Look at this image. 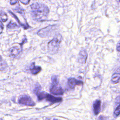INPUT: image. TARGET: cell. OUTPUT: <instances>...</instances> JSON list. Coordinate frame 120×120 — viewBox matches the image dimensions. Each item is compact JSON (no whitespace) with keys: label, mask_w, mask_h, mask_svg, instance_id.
Instances as JSON below:
<instances>
[{"label":"cell","mask_w":120,"mask_h":120,"mask_svg":"<svg viewBox=\"0 0 120 120\" xmlns=\"http://www.w3.org/2000/svg\"><path fill=\"white\" fill-rule=\"evenodd\" d=\"M31 15L33 19L37 21H42L47 17L49 10L44 4L33 3L30 6Z\"/></svg>","instance_id":"1"},{"label":"cell","mask_w":120,"mask_h":120,"mask_svg":"<svg viewBox=\"0 0 120 120\" xmlns=\"http://www.w3.org/2000/svg\"><path fill=\"white\" fill-rule=\"evenodd\" d=\"M39 90V88L37 87L36 88L34 91L39 100H42L44 99H46L47 101L50 102L52 104L60 102L62 100V98L60 97H54L45 92H40Z\"/></svg>","instance_id":"2"},{"label":"cell","mask_w":120,"mask_h":120,"mask_svg":"<svg viewBox=\"0 0 120 120\" xmlns=\"http://www.w3.org/2000/svg\"><path fill=\"white\" fill-rule=\"evenodd\" d=\"M61 40V36L58 34L48 44V50L51 54L56 53L59 48Z\"/></svg>","instance_id":"3"},{"label":"cell","mask_w":120,"mask_h":120,"mask_svg":"<svg viewBox=\"0 0 120 120\" xmlns=\"http://www.w3.org/2000/svg\"><path fill=\"white\" fill-rule=\"evenodd\" d=\"M51 79L52 84L50 89L51 93L55 95H62L64 90L59 84L57 77L56 75H53Z\"/></svg>","instance_id":"4"},{"label":"cell","mask_w":120,"mask_h":120,"mask_svg":"<svg viewBox=\"0 0 120 120\" xmlns=\"http://www.w3.org/2000/svg\"><path fill=\"white\" fill-rule=\"evenodd\" d=\"M18 103L22 105L28 106H34L36 105L31 98L27 95L20 96L18 98Z\"/></svg>","instance_id":"5"},{"label":"cell","mask_w":120,"mask_h":120,"mask_svg":"<svg viewBox=\"0 0 120 120\" xmlns=\"http://www.w3.org/2000/svg\"><path fill=\"white\" fill-rule=\"evenodd\" d=\"M54 26H49L40 30L38 34L41 37H46L50 36L51 32L54 30Z\"/></svg>","instance_id":"6"},{"label":"cell","mask_w":120,"mask_h":120,"mask_svg":"<svg viewBox=\"0 0 120 120\" xmlns=\"http://www.w3.org/2000/svg\"><path fill=\"white\" fill-rule=\"evenodd\" d=\"M68 83L69 87L71 89H74L77 85H82L83 82L75 78H70L68 80Z\"/></svg>","instance_id":"7"},{"label":"cell","mask_w":120,"mask_h":120,"mask_svg":"<svg viewBox=\"0 0 120 120\" xmlns=\"http://www.w3.org/2000/svg\"><path fill=\"white\" fill-rule=\"evenodd\" d=\"M87 52L84 50H81L78 55V61L79 63H82V64H84L86 62L87 58Z\"/></svg>","instance_id":"8"},{"label":"cell","mask_w":120,"mask_h":120,"mask_svg":"<svg viewBox=\"0 0 120 120\" xmlns=\"http://www.w3.org/2000/svg\"><path fill=\"white\" fill-rule=\"evenodd\" d=\"M93 110L95 115H97L101 110V101L96 100L93 103Z\"/></svg>","instance_id":"9"},{"label":"cell","mask_w":120,"mask_h":120,"mask_svg":"<svg viewBox=\"0 0 120 120\" xmlns=\"http://www.w3.org/2000/svg\"><path fill=\"white\" fill-rule=\"evenodd\" d=\"M21 51V49L19 47L14 46L10 49V54L12 57L15 58L20 53Z\"/></svg>","instance_id":"10"},{"label":"cell","mask_w":120,"mask_h":120,"mask_svg":"<svg viewBox=\"0 0 120 120\" xmlns=\"http://www.w3.org/2000/svg\"><path fill=\"white\" fill-rule=\"evenodd\" d=\"M32 67L30 68V70L31 73L33 75H36L39 73L41 70V68L38 66H35V63H33L31 65Z\"/></svg>","instance_id":"11"},{"label":"cell","mask_w":120,"mask_h":120,"mask_svg":"<svg viewBox=\"0 0 120 120\" xmlns=\"http://www.w3.org/2000/svg\"><path fill=\"white\" fill-rule=\"evenodd\" d=\"M120 73H114L112 75L111 78L112 82L113 83H117L120 81Z\"/></svg>","instance_id":"12"},{"label":"cell","mask_w":120,"mask_h":120,"mask_svg":"<svg viewBox=\"0 0 120 120\" xmlns=\"http://www.w3.org/2000/svg\"><path fill=\"white\" fill-rule=\"evenodd\" d=\"M7 64L5 61L3 60L1 58H0V70L3 71L6 69L7 68Z\"/></svg>","instance_id":"13"},{"label":"cell","mask_w":120,"mask_h":120,"mask_svg":"<svg viewBox=\"0 0 120 120\" xmlns=\"http://www.w3.org/2000/svg\"><path fill=\"white\" fill-rule=\"evenodd\" d=\"M0 18L3 22H5L8 20V15L4 11H0Z\"/></svg>","instance_id":"14"},{"label":"cell","mask_w":120,"mask_h":120,"mask_svg":"<svg viewBox=\"0 0 120 120\" xmlns=\"http://www.w3.org/2000/svg\"><path fill=\"white\" fill-rule=\"evenodd\" d=\"M119 113H120V103L118 102L117 105L116 106V108L114 109V115L115 117H118L119 115Z\"/></svg>","instance_id":"15"},{"label":"cell","mask_w":120,"mask_h":120,"mask_svg":"<svg viewBox=\"0 0 120 120\" xmlns=\"http://www.w3.org/2000/svg\"><path fill=\"white\" fill-rule=\"evenodd\" d=\"M17 27H18V26L16 23H15L14 22H12L11 21L7 25V28L8 29H15V28H17Z\"/></svg>","instance_id":"16"},{"label":"cell","mask_w":120,"mask_h":120,"mask_svg":"<svg viewBox=\"0 0 120 120\" xmlns=\"http://www.w3.org/2000/svg\"><path fill=\"white\" fill-rule=\"evenodd\" d=\"M19 0L22 4H25V5H27V4H29V2L30 0Z\"/></svg>","instance_id":"17"},{"label":"cell","mask_w":120,"mask_h":120,"mask_svg":"<svg viewBox=\"0 0 120 120\" xmlns=\"http://www.w3.org/2000/svg\"><path fill=\"white\" fill-rule=\"evenodd\" d=\"M3 28H4V25L2 22L0 21V34L2 33Z\"/></svg>","instance_id":"18"},{"label":"cell","mask_w":120,"mask_h":120,"mask_svg":"<svg viewBox=\"0 0 120 120\" xmlns=\"http://www.w3.org/2000/svg\"><path fill=\"white\" fill-rule=\"evenodd\" d=\"M98 120H107V118L104 115H100L98 118Z\"/></svg>","instance_id":"19"},{"label":"cell","mask_w":120,"mask_h":120,"mask_svg":"<svg viewBox=\"0 0 120 120\" xmlns=\"http://www.w3.org/2000/svg\"><path fill=\"white\" fill-rule=\"evenodd\" d=\"M10 4L12 5L15 4L16 3L18 2V0H10Z\"/></svg>","instance_id":"20"},{"label":"cell","mask_w":120,"mask_h":120,"mask_svg":"<svg viewBox=\"0 0 120 120\" xmlns=\"http://www.w3.org/2000/svg\"><path fill=\"white\" fill-rule=\"evenodd\" d=\"M116 49L118 52H119L120 50V42H119L117 44V45L116 46Z\"/></svg>","instance_id":"21"},{"label":"cell","mask_w":120,"mask_h":120,"mask_svg":"<svg viewBox=\"0 0 120 120\" xmlns=\"http://www.w3.org/2000/svg\"><path fill=\"white\" fill-rule=\"evenodd\" d=\"M20 120H24V119H21Z\"/></svg>","instance_id":"22"},{"label":"cell","mask_w":120,"mask_h":120,"mask_svg":"<svg viewBox=\"0 0 120 120\" xmlns=\"http://www.w3.org/2000/svg\"><path fill=\"white\" fill-rule=\"evenodd\" d=\"M117 0L118 2H119V1H120V0Z\"/></svg>","instance_id":"23"},{"label":"cell","mask_w":120,"mask_h":120,"mask_svg":"<svg viewBox=\"0 0 120 120\" xmlns=\"http://www.w3.org/2000/svg\"><path fill=\"white\" fill-rule=\"evenodd\" d=\"M0 120H3L2 119H0Z\"/></svg>","instance_id":"24"},{"label":"cell","mask_w":120,"mask_h":120,"mask_svg":"<svg viewBox=\"0 0 120 120\" xmlns=\"http://www.w3.org/2000/svg\"><path fill=\"white\" fill-rule=\"evenodd\" d=\"M53 120H56V119H53Z\"/></svg>","instance_id":"25"}]
</instances>
